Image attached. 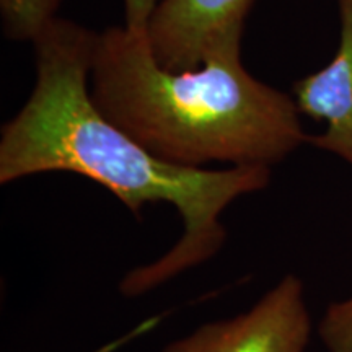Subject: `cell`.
<instances>
[{
    "label": "cell",
    "instance_id": "obj_3",
    "mask_svg": "<svg viewBox=\"0 0 352 352\" xmlns=\"http://www.w3.org/2000/svg\"><path fill=\"white\" fill-rule=\"evenodd\" d=\"M310 336L303 284L287 274L250 310L202 324L162 352H305Z\"/></svg>",
    "mask_w": 352,
    "mask_h": 352
},
{
    "label": "cell",
    "instance_id": "obj_4",
    "mask_svg": "<svg viewBox=\"0 0 352 352\" xmlns=\"http://www.w3.org/2000/svg\"><path fill=\"white\" fill-rule=\"evenodd\" d=\"M254 0H164L145 34L157 63L168 70L196 69L214 51L243 39Z\"/></svg>",
    "mask_w": 352,
    "mask_h": 352
},
{
    "label": "cell",
    "instance_id": "obj_7",
    "mask_svg": "<svg viewBox=\"0 0 352 352\" xmlns=\"http://www.w3.org/2000/svg\"><path fill=\"white\" fill-rule=\"evenodd\" d=\"M318 334L328 352H352V297L327 308Z\"/></svg>",
    "mask_w": 352,
    "mask_h": 352
},
{
    "label": "cell",
    "instance_id": "obj_5",
    "mask_svg": "<svg viewBox=\"0 0 352 352\" xmlns=\"http://www.w3.org/2000/svg\"><path fill=\"white\" fill-rule=\"evenodd\" d=\"M340 46L328 65L305 76L292 87V98L300 114L327 122L320 135L308 144L331 152L352 165V0H338Z\"/></svg>",
    "mask_w": 352,
    "mask_h": 352
},
{
    "label": "cell",
    "instance_id": "obj_2",
    "mask_svg": "<svg viewBox=\"0 0 352 352\" xmlns=\"http://www.w3.org/2000/svg\"><path fill=\"white\" fill-rule=\"evenodd\" d=\"M90 94L148 152L189 168H272L310 140L292 95L246 70L241 41L196 69L168 70L153 57L145 30L109 26L96 34Z\"/></svg>",
    "mask_w": 352,
    "mask_h": 352
},
{
    "label": "cell",
    "instance_id": "obj_6",
    "mask_svg": "<svg viewBox=\"0 0 352 352\" xmlns=\"http://www.w3.org/2000/svg\"><path fill=\"white\" fill-rule=\"evenodd\" d=\"M63 0H0L3 32L16 41H33L57 16Z\"/></svg>",
    "mask_w": 352,
    "mask_h": 352
},
{
    "label": "cell",
    "instance_id": "obj_1",
    "mask_svg": "<svg viewBox=\"0 0 352 352\" xmlns=\"http://www.w3.org/2000/svg\"><path fill=\"white\" fill-rule=\"evenodd\" d=\"M32 95L0 134V184L51 171L76 173L111 191L135 217L166 202L182 215L183 235L164 256L134 267L120 290L139 297L208 263L222 250V214L241 196L263 191L267 166L222 170L173 165L109 121L90 94L96 33L56 16L33 39Z\"/></svg>",
    "mask_w": 352,
    "mask_h": 352
},
{
    "label": "cell",
    "instance_id": "obj_8",
    "mask_svg": "<svg viewBox=\"0 0 352 352\" xmlns=\"http://www.w3.org/2000/svg\"><path fill=\"white\" fill-rule=\"evenodd\" d=\"M164 0H122L124 26L131 30H145L148 21Z\"/></svg>",
    "mask_w": 352,
    "mask_h": 352
}]
</instances>
